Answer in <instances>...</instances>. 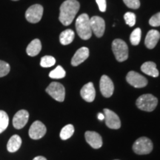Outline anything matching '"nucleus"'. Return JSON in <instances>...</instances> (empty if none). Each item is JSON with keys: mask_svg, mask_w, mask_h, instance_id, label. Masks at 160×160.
Masks as SVG:
<instances>
[{"mask_svg": "<svg viewBox=\"0 0 160 160\" xmlns=\"http://www.w3.org/2000/svg\"><path fill=\"white\" fill-rule=\"evenodd\" d=\"M80 5L77 0H66L60 7L59 21L63 25H71L79 11Z\"/></svg>", "mask_w": 160, "mask_h": 160, "instance_id": "f257e3e1", "label": "nucleus"}, {"mask_svg": "<svg viewBox=\"0 0 160 160\" xmlns=\"http://www.w3.org/2000/svg\"><path fill=\"white\" fill-rule=\"evenodd\" d=\"M76 28L78 35L82 39L88 40L91 37L92 31L88 15L82 13L77 18L76 21Z\"/></svg>", "mask_w": 160, "mask_h": 160, "instance_id": "f03ea898", "label": "nucleus"}, {"mask_svg": "<svg viewBox=\"0 0 160 160\" xmlns=\"http://www.w3.org/2000/svg\"><path fill=\"white\" fill-rule=\"evenodd\" d=\"M157 98L152 94L142 95L137 100L138 108L147 112L153 111L157 106Z\"/></svg>", "mask_w": 160, "mask_h": 160, "instance_id": "7ed1b4c3", "label": "nucleus"}, {"mask_svg": "<svg viewBox=\"0 0 160 160\" xmlns=\"http://www.w3.org/2000/svg\"><path fill=\"white\" fill-rule=\"evenodd\" d=\"M112 50L118 62H124L128 58V48L123 40L119 39L113 40Z\"/></svg>", "mask_w": 160, "mask_h": 160, "instance_id": "20e7f679", "label": "nucleus"}, {"mask_svg": "<svg viewBox=\"0 0 160 160\" xmlns=\"http://www.w3.org/2000/svg\"><path fill=\"white\" fill-rule=\"evenodd\" d=\"M133 150L137 154H148L153 150V143L148 138L145 137H140L136 140L133 144Z\"/></svg>", "mask_w": 160, "mask_h": 160, "instance_id": "39448f33", "label": "nucleus"}, {"mask_svg": "<svg viewBox=\"0 0 160 160\" xmlns=\"http://www.w3.org/2000/svg\"><path fill=\"white\" fill-rule=\"evenodd\" d=\"M46 92L58 102H63L65 97V90L64 86L59 82H51L46 88Z\"/></svg>", "mask_w": 160, "mask_h": 160, "instance_id": "423d86ee", "label": "nucleus"}, {"mask_svg": "<svg viewBox=\"0 0 160 160\" xmlns=\"http://www.w3.org/2000/svg\"><path fill=\"white\" fill-rule=\"evenodd\" d=\"M43 15V7L40 5H33L26 11L25 18L29 22L37 23Z\"/></svg>", "mask_w": 160, "mask_h": 160, "instance_id": "0eeeda50", "label": "nucleus"}, {"mask_svg": "<svg viewBox=\"0 0 160 160\" xmlns=\"http://www.w3.org/2000/svg\"><path fill=\"white\" fill-rule=\"evenodd\" d=\"M126 80L130 85L137 88L145 87L148 85V80L142 75L135 71H130L126 76Z\"/></svg>", "mask_w": 160, "mask_h": 160, "instance_id": "6e6552de", "label": "nucleus"}, {"mask_svg": "<svg viewBox=\"0 0 160 160\" xmlns=\"http://www.w3.org/2000/svg\"><path fill=\"white\" fill-rule=\"evenodd\" d=\"M105 124L111 129H119L121 127V121L117 113L110 109H104Z\"/></svg>", "mask_w": 160, "mask_h": 160, "instance_id": "1a4fd4ad", "label": "nucleus"}, {"mask_svg": "<svg viewBox=\"0 0 160 160\" xmlns=\"http://www.w3.org/2000/svg\"><path fill=\"white\" fill-rule=\"evenodd\" d=\"M99 87L102 94L105 97L109 98L113 95V91H114V85H113L112 80L108 76H102L101 79H100Z\"/></svg>", "mask_w": 160, "mask_h": 160, "instance_id": "9d476101", "label": "nucleus"}, {"mask_svg": "<svg viewBox=\"0 0 160 160\" xmlns=\"http://www.w3.org/2000/svg\"><path fill=\"white\" fill-rule=\"evenodd\" d=\"M91 31L97 37H102L105 33V20L102 17H93L90 19Z\"/></svg>", "mask_w": 160, "mask_h": 160, "instance_id": "9b49d317", "label": "nucleus"}, {"mask_svg": "<svg viewBox=\"0 0 160 160\" xmlns=\"http://www.w3.org/2000/svg\"><path fill=\"white\" fill-rule=\"evenodd\" d=\"M45 125L40 121H36L32 124L29 129V136L33 139H39L45 135Z\"/></svg>", "mask_w": 160, "mask_h": 160, "instance_id": "f8f14e48", "label": "nucleus"}, {"mask_svg": "<svg viewBox=\"0 0 160 160\" xmlns=\"http://www.w3.org/2000/svg\"><path fill=\"white\" fill-rule=\"evenodd\" d=\"M29 119V113L25 110H20L14 115L13 119V125L16 129H22L28 123Z\"/></svg>", "mask_w": 160, "mask_h": 160, "instance_id": "ddd939ff", "label": "nucleus"}, {"mask_svg": "<svg viewBox=\"0 0 160 160\" xmlns=\"http://www.w3.org/2000/svg\"><path fill=\"white\" fill-rule=\"evenodd\" d=\"M85 139L93 148L99 149L102 146V139L99 133L95 131H87L85 133Z\"/></svg>", "mask_w": 160, "mask_h": 160, "instance_id": "4468645a", "label": "nucleus"}, {"mask_svg": "<svg viewBox=\"0 0 160 160\" xmlns=\"http://www.w3.org/2000/svg\"><path fill=\"white\" fill-rule=\"evenodd\" d=\"M80 94L85 101L88 102H92L96 97V91L93 84L88 82L84 85L80 91Z\"/></svg>", "mask_w": 160, "mask_h": 160, "instance_id": "2eb2a0df", "label": "nucleus"}, {"mask_svg": "<svg viewBox=\"0 0 160 160\" xmlns=\"http://www.w3.org/2000/svg\"><path fill=\"white\" fill-rule=\"evenodd\" d=\"M89 57V49L86 47H82L76 52L74 56L72 58L71 65L78 66L83 62H85Z\"/></svg>", "mask_w": 160, "mask_h": 160, "instance_id": "dca6fc26", "label": "nucleus"}, {"mask_svg": "<svg viewBox=\"0 0 160 160\" xmlns=\"http://www.w3.org/2000/svg\"><path fill=\"white\" fill-rule=\"evenodd\" d=\"M160 39V33L157 30H151L145 37V46L149 49H153L157 45Z\"/></svg>", "mask_w": 160, "mask_h": 160, "instance_id": "f3484780", "label": "nucleus"}, {"mask_svg": "<svg viewBox=\"0 0 160 160\" xmlns=\"http://www.w3.org/2000/svg\"><path fill=\"white\" fill-rule=\"evenodd\" d=\"M141 70L145 74L153 77H157L159 76V71L157 68V65L153 62H146L141 66Z\"/></svg>", "mask_w": 160, "mask_h": 160, "instance_id": "a211bd4d", "label": "nucleus"}, {"mask_svg": "<svg viewBox=\"0 0 160 160\" xmlns=\"http://www.w3.org/2000/svg\"><path fill=\"white\" fill-rule=\"evenodd\" d=\"M42 50V44L41 42L39 41V39H33L31 43L28 45L27 51L28 55L30 57H35V56L38 55L39 53V52Z\"/></svg>", "mask_w": 160, "mask_h": 160, "instance_id": "6ab92c4d", "label": "nucleus"}, {"mask_svg": "<svg viewBox=\"0 0 160 160\" xmlns=\"http://www.w3.org/2000/svg\"><path fill=\"white\" fill-rule=\"evenodd\" d=\"M22 145V139L19 135H13L10 138L7 144L8 151L11 153H14L20 148Z\"/></svg>", "mask_w": 160, "mask_h": 160, "instance_id": "aec40b11", "label": "nucleus"}, {"mask_svg": "<svg viewBox=\"0 0 160 160\" xmlns=\"http://www.w3.org/2000/svg\"><path fill=\"white\" fill-rule=\"evenodd\" d=\"M74 32L71 29L62 31L59 36V40L62 45H67L71 44L74 39Z\"/></svg>", "mask_w": 160, "mask_h": 160, "instance_id": "412c9836", "label": "nucleus"}, {"mask_svg": "<svg viewBox=\"0 0 160 160\" xmlns=\"http://www.w3.org/2000/svg\"><path fill=\"white\" fill-rule=\"evenodd\" d=\"M74 133V127L73 125H67L61 130L60 138L62 140H67L71 138Z\"/></svg>", "mask_w": 160, "mask_h": 160, "instance_id": "4be33fe9", "label": "nucleus"}, {"mask_svg": "<svg viewBox=\"0 0 160 160\" xmlns=\"http://www.w3.org/2000/svg\"><path fill=\"white\" fill-rule=\"evenodd\" d=\"M9 124V117L7 113L4 111H0V133L6 130Z\"/></svg>", "mask_w": 160, "mask_h": 160, "instance_id": "5701e85b", "label": "nucleus"}, {"mask_svg": "<svg viewBox=\"0 0 160 160\" xmlns=\"http://www.w3.org/2000/svg\"><path fill=\"white\" fill-rule=\"evenodd\" d=\"M65 71L62 66H57L54 70L50 72L49 77L51 79H62L65 77Z\"/></svg>", "mask_w": 160, "mask_h": 160, "instance_id": "b1692460", "label": "nucleus"}, {"mask_svg": "<svg viewBox=\"0 0 160 160\" xmlns=\"http://www.w3.org/2000/svg\"><path fill=\"white\" fill-rule=\"evenodd\" d=\"M141 35H142V31L141 29L136 28L134 31L131 33V37H130V40H131V43L133 45L137 46L139 44L140 40H141Z\"/></svg>", "mask_w": 160, "mask_h": 160, "instance_id": "393cba45", "label": "nucleus"}, {"mask_svg": "<svg viewBox=\"0 0 160 160\" xmlns=\"http://www.w3.org/2000/svg\"><path fill=\"white\" fill-rule=\"evenodd\" d=\"M56 63V59L54 57L51 56H45L41 59L40 65L43 68H50L54 65Z\"/></svg>", "mask_w": 160, "mask_h": 160, "instance_id": "a878e982", "label": "nucleus"}, {"mask_svg": "<svg viewBox=\"0 0 160 160\" xmlns=\"http://www.w3.org/2000/svg\"><path fill=\"white\" fill-rule=\"evenodd\" d=\"M124 19L126 24L130 27H133L136 23V15L131 12H128L124 15Z\"/></svg>", "mask_w": 160, "mask_h": 160, "instance_id": "bb28decb", "label": "nucleus"}, {"mask_svg": "<svg viewBox=\"0 0 160 160\" xmlns=\"http://www.w3.org/2000/svg\"><path fill=\"white\" fill-rule=\"evenodd\" d=\"M11 67L9 64L0 60V77H3L9 73Z\"/></svg>", "mask_w": 160, "mask_h": 160, "instance_id": "cd10ccee", "label": "nucleus"}, {"mask_svg": "<svg viewBox=\"0 0 160 160\" xmlns=\"http://www.w3.org/2000/svg\"><path fill=\"white\" fill-rule=\"evenodd\" d=\"M127 7L131 9H138L140 7L139 0H123Z\"/></svg>", "mask_w": 160, "mask_h": 160, "instance_id": "c85d7f7f", "label": "nucleus"}, {"mask_svg": "<svg viewBox=\"0 0 160 160\" xmlns=\"http://www.w3.org/2000/svg\"><path fill=\"white\" fill-rule=\"evenodd\" d=\"M150 25L153 26V27H158L160 26V12L157 13V14L153 15L149 20Z\"/></svg>", "mask_w": 160, "mask_h": 160, "instance_id": "c756f323", "label": "nucleus"}, {"mask_svg": "<svg viewBox=\"0 0 160 160\" xmlns=\"http://www.w3.org/2000/svg\"><path fill=\"white\" fill-rule=\"evenodd\" d=\"M100 11L105 12L107 8V4H106V0H96Z\"/></svg>", "mask_w": 160, "mask_h": 160, "instance_id": "7c9ffc66", "label": "nucleus"}, {"mask_svg": "<svg viewBox=\"0 0 160 160\" xmlns=\"http://www.w3.org/2000/svg\"><path fill=\"white\" fill-rule=\"evenodd\" d=\"M98 119H99L100 121H102V120L105 119V115L102 113H99L98 114Z\"/></svg>", "mask_w": 160, "mask_h": 160, "instance_id": "2f4dec72", "label": "nucleus"}, {"mask_svg": "<svg viewBox=\"0 0 160 160\" xmlns=\"http://www.w3.org/2000/svg\"><path fill=\"white\" fill-rule=\"evenodd\" d=\"M33 160H47V159H46V158H45L44 157H42V156H39V157H35Z\"/></svg>", "mask_w": 160, "mask_h": 160, "instance_id": "473e14b6", "label": "nucleus"}, {"mask_svg": "<svg viewBox=\"0 0 160 160\" xmlns=\"http://www.w3.org/2000/svg\"><path fill=\"white\" fill-rule=\"evenodd\" d=\"M12 1H18V0H12Z\"/></svg>", "mask_w": 160, "mask_h": 160, "instance_id": "72a5a7b5", "label": "nucleus"}, {"mask_svg": "<svg viewBox=\"0 0 160 160\" xmlns=\"http://www.w3.org/2000/svg\"><path fill=\"white\" fill-rule=\"evenodd\" d=\"M115 160H119V159H115Z\"/></svg>", "mask_w": 160, "mask_h": 160, "instance_id": "f704fd0d", "label": "nucleus"}]
</instances>
